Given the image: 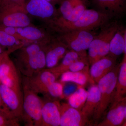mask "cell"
Returning a JSON list of instances; mask_svg holds the SVG:
<instances>
[{"mask_svg": "<svg viewBox=\"0 0 126 126\" xmlns=\"http://www.w3.org/2000/svg\"><path fill=\"white\" fill-rule=\"evenodd\" d=\"M4 52H3V53H4ZM3 53H2L1 54H0V62L1 58H2V55H3Z\"/></svg>", "mask_w": 126, "mask_h": 126, "instance_id": "8d00e7d4", "label": "cell"}, {"mask_svg": "<svg viewBox=\"0 0 126 126\" xmlns=\"http://www.w3.org/2000/svg\"><path fill=\"white\" fill-rule=\"evenodd\" d=\"M47 1H48L50 3H52L54 5L57 4H60V3L63 0H46Z\"/></svg>", "mask_w": 126, "mask_h": 126, "instance_id": "d6a6232c", "label": "cell"}, {"mask_svg": "<svg viewBox=\"0 0 126 126\" xmlns=\"http://www.w3.org/2000/svg\"><path fill=\"white\" fill-rule=\"evenodd\" d=\"M0 113L3 114V115L6 116L4 113V106H3V102H2V98H1V96L0 93Z\"/></svg>", "mask_w": 126, "mask_h": 126, "instance_id": "1f68e13d", "label": "cell"}, {"mask_svg": "<svg viewBox=\"0 0 126 126\" xmlns=\"http://www.w3.org/2000/svg\"><path fill=\"white\" fill-rule=\"evenodd\" d=\"M87 91V99L81 111L90 122L92 119L99 104L100 93L97 85L94 84L90 86Z\"/></svg>", "mask_w": 126, "mask_h": 126, "instance_id": "d6986e66", "label": "cell"}, {"mask_svg": "<svg viewBox=\"0 0 126 126\" xmlns=\"http://www.w3.org/2000/svg\"><path fill=\"white\" fill-rule=\"evenodd\" d=\"M0 93L6 116L11 119H21L23 98L13 89L1 83Z\"/></svg>", "mask_w": 126, "mask_h": 126, "instance_id": "ba28073f", "label": "cell"}, {"mask_svg": "<svg viewBox=\"0 0 126 126\" xmlns=\"http://www.w3.org/2000/svg\"><path fill=\"white\" fill-rule=\"evenodd\" d=\"M126 105V100L112 104L104 118L97 126H122L125 120Z\"/></svg>", "mask_w": 126, "mask_h": 126, "instance_id": "2e32d148", "label": "cell"}, {"mask_svg": "<svg viewBox=\"0 0 126 126\" xmlns=\"http://www.w3.org/2000/svg\"><path fill=\"white\" fill-rule=\"evenodd\" d=\"M126 47L125 29L119 25L110 41L108 55L117 59L124 53Z\"/></svg>", "mask_w": 126, "mask_h": 126, "instance_id": "7402d4cb", "label": "cell"}, {"mask_svg": "<svg viewBox=\"0 0 126 126\" xmlns=\"http://www.w3.org/2000/svg\"><path fill=\"white\" fill-rule=\"evenodd\" d=\"M60 81L62 82H72L83 86L88 81L94 84L90 78V75L81 72H72L67 71L61 75Z\"/></svg>", "mask_w": 126, "mask_h": 126, "instance_id": "603a6c76", "label": "cell"}, {"mask_svg": "<svg viewBox=\"0 0 126 126\" xmlns=\"http://www.w3.org/2000/svg\"><path fill=\"white\" fill-rule=\"evenodd\" d=\"M44 47L35 54L15 58L14 63L24 76L31 77L46 69V59Z\"/></svg>", "mask_w": 126, "mask_h": 126, "instance_id": "9c48e42d", "label": "cell"}, {"mask_svg": "<svg viewBox=\"0 0 126 126\" xmlns=\"http://www.w3.org/2000/svg\"><path fill=\"white\" fill-rule=\"evenodd\" d=\"M89 64L87 56L75 61L69 66L68 71L81 72L89 74Z\"/></svg>", "mask_w": 126, "mask_h": 126, "instance_id": "83f0119b", "label": "cell"}, {"mask_svg": "<svg viewBox=\"0 0 126 126\" xmlns=\"http://www.w3.org/2000/svg\"><path fill=\"white\" fill-rule=\"evenodd\" d=\"M63 83V96L64 98H67L68 97H69L76 90H78L79 88L82 87L72 82H66Z\"/></svg>", "mask_w": 126, "mask_h": 126, "instance_id": "f1b7e54d", "label": "cell"}, {"mask_svg": "<svg viewBox=\"0 0 126 126\" xmlns=\"http://www.w3.org/2000/svg\"><path fill=\"white\" fill-rule=\"evenodd\" d=\"M60 126H84L89 123L81 110L72 107L68 103H60Z\"/></svg>", "mask_w": 126, "mask_h": 126, "instance_id": "5bb4252c", "label": "cell"}, {"mask_svg": "<svg viewBox=\"0 0 126 126\" xmlns=\"http://www.w3.org/2000/svg\"><path fill=\"white\" fill-rule=\"evenodd\" d=\"M117 59L108 55L91 65L89 74L94 83H97L101 79L115 67L117 65Z\"/></svg>", "mask_w": 126, "mask_h": 126, "instance_id": "ac0fdd59", "label": "cell"}, {"mask_svg": "<svg viewBox=\"0 0 126 126\" xmlns=\"http://www.w3.org/2000/svg\"><path fill=\"white\" fill-rule=\"evenodd\" d=\"M119 67V64H117L112 70L103 77L98 82L97 86L100 93V99L92 118L95 124H98L112 103L115 95Z\"/></svg>", "mask_w": 126, "mask_h": 126, "instance_id": "3957f363", "label": "cell"}, {"mask_svg": "<svg viewBox=\"0 0 126 126\" xmlns=\"http://www.w3.org/2000/svg\"><path fill=\"white\" fill-rule=\"evenodd\" d=\"M88 0H63L58 10L56 17L66 19L70 15L73 10L79 5L87 4Z\"/></svg>", "mask_w": 126, "mask_h": 126, "instance_id": "d4e9b609", "label": "cell"}, {"mask_svg": "<svg viewBox=\"0 0 126 126\" xmlns=\"http://www.w3.org/2000/svg\"><path fill=\"white\" fill-rule=\"evenodd\" d=\"M16 30L27 44L32 43L45 44L53 35L45 28L36 27L33 24L25 27H17Z\"/></svg>", "mask_w": 126, "mask_h": 126, "instance_id": "4fadbf2b", "label": "cell"}, {"mask_svg": "<svg viewBox=\"0 0 126 126\" xmlns=\"http://www.w3.org/2000/svg\"><path fill=\"white\" fill-rule=\"evenodd\" d=\"M119 26L117 21L110 20L100 28V32L94 35L88 49L90 65L108 55L110 41Z\"/></svg>", "mask_w": 126, "mask_h": 126, "instance_id": "7a4b0ae2", "label": "cell"}, {"mask_svg": "<svg viewBox=\"0 0 126 126\" xmlns=\"http://www.w3.org/2000/svg\"><path fill=\"white\" fill-rule=\"evenodd\" d=\"M54 73L45 69L30 77L24 76L22 84L36 94H44L48 87L58 78Z\"/></svg>", "mask_w": 126, "mask_h": 126, "instance_id": "8fae6325", "label": "cell"}, {"mask_svg": "<svg viewBox=\"0 0 126 126\" xmlns=\"http://www.w3.org/2000/svg\"><path fill=\"white\" fill-rule=\"evenodd\" d=\"M10 52L5 50L0 62V83L15 91L23 98L22 80L14 61L10 58Z\"/></svg>", "mask_w": 126, "mask_h": 126, "instance_id": "5b68a950", "label": "cell"}, {"mask_svg": "<svg viewBox=\"0 0 126 126\" xmlns=\"http://www.w3.org/2000/svg\"><path fill=\"white\" fill-rule=\"evenodd\" d=\"M63 83L55 81L48 87L45 95L50 98H63Z\"/></svg>", "mask_w": 126, "mask_h": 126, "instance_id": "4316f807", "label": "cell"}, {"mask_svg": "<svg viewBox=\"0 0 126 126\" xmlns=\"http://www.w3.org/2000/svg\"><path fill=\"white\" fill-rule=\"evenodd\" d=\"M19 119H11L0 113V126H19Z\"/></svg>", "mask_w": 126, "mask_h": 126, "instance_id": "f546056e", "label": "cell"}, {"mask_svg": "<svg viewBox=\"0 0 126 126\" xmlns=\"http://www.w3.org/2000/svg\"><path fill=\"white\" fill-rule=\"evenodd\" d=\"M44 50L46 59V68L50 69L56 66L69 50L67 46L53 35L44 44Z\"/></svg>", "mask_w": 126, "mask_h": 126, "instance_id": "7c38bea8", "label": "cell"}, {"mask_svg": "<svg viewBox=\"0 0 126 126\" xmlns=\"http://www.w3.org/2000/svg\"><path fill=\"white\" fill-rule=\"evenodd\" d=\"M88 91L82 87H80L68 97V104L72 107L81 110L86 101Z\"/></svg>", "mask_w": 126, "mask_h": 126, "instance_id": "484cf974", "label": "cell"}, {"mask_svg": "<svg viewBox=\"0 0 126 126\" xmlns=\"http://www.w3.org/2000/svg\"><path fill=\"white\" fill-rule=\"evenodd\" d=\"M95 10L110 19L122 15L126 11V0H90Z\"/></svg>", "mask_w": 126, "mask_h": 126, "instance_id": "9a60e30c", "label": "cell"}, {"mask_svg": "<svg viewBox=\"0 0 126 126\" xmlns=\"http://www.w3.org/2000/svg\"><path fill=\"white\" fill-rule=\"evenodd\" d=\"M32 24L24 7L8 5L0 7V25L17 28Z\"/></svg>", "mask_w": 126, "mask_h": 126, "instance_id": "52a82bcc", "label": "cell"}, {"mask_svg": "<svg viewBox=\"0 0 126 126\" xmlns=\"http://www.w3.org/2000/svg\"><path fill=\"white\" fill-rule=\"evenodd\" d=\"M27 45L22 41L7 33L0 29V45L13 53L23 46Z\"/></svg>", "mask_w": 126, "mask_h": 126, "instance_id": "cb8c5ba5", "label": "cell"}, {"mask_svg": "<svg viewBox=\"0 0 126 126\" xmlns=\"http://www.w3.org/2000/svg\"><path fill=\"white\" fill-rule=\"evenodd\" d=\"M22 84L23 103L21 119L26 126H42L41 111L43 100L36 93Z\"/></svg>", "mask_w": 126, "mask_h": 126, "instance_id": "277c9868", "label": "cell"}, {"mask_svg": "<svg viewBox=\"0 0 126 126\" xmlns=\"http://www.w3.org/2000/svg\"><path fill=\"white\" fill-rule=\"evenodd\" d=\"M125 39H126V47L124 52V58L126 59V28L125 29Z\"/></svg>", "mask_w": 126, "mask_h": 126, "instance_id": "e575fe53", "label": "cell"}, {"mask_svg": "<svg viewBox=\"0 0 126 126\" xmlns=\"http://www.w3.org/2000/svg\"><path fill=\"white\" fill-rule=\"evenodd\" d=\"M122 126H126V108H125V120Z\"/></svg>", "mask_w": 126, "mask_h": 126, "instance_id": "d590c367", "label": "cell"}, {"mask_svg": "<svg viewBox=\"0 0 126 126\" xmlns=\"http://www.w3.org/2000/svg\"><path fill=\"white\" fill-rule=\"evenodd\" d=\"M25 0H0V7L8 5L24 6Z\"/></svg>", "mask_w": 126, "mask_h": 126, "instance_id": "4dcf8cb0", "label": "cell"}, {"mask_svg": "<svg viewBox=\"0 0 126 126\" xmlns=\"http://www.w3.org/2000/svg\"><path fill=\"white\" fill-rule=\"evenodd\" d=\"M6 50L5 48L0 45V54L4 52Z\"/></svg>", "mask_w": 126, "mask_h": 126, "instance_id": "836d02e7", "label": "cell"}, {"mask_svg": "<svg viewBox=\"0 0 126 126\" xmlns=\"http://www.w3.org/2000/svg\"><path fill=\"white\" fill-rule=\"evenodd\" d=\"M54 34L69 50L80 53L86 52L95 35L92 31H74Z\"/></svg>", "mask_w": 126, "mask_h": 126, "instance_id": "8992f818", "label": "cell"}, {"mask_svg": "<svg viewBox=\"0 0 126 126\" xmlns=\"http://www.w3.org/2000/svg\"><path fill=\"white\" fill-rule=\"evenodd\" d=\"M87 56V52L80 53L69 50L64 56L60 63L54 67L47 69L58 78L63 73L68 71L69 66L75 61Z\"/></svg>", "mask_w": 126, "mask_h": 126, "instance_id": "ffe728a7", "label": "cell"}, {"mask_svg": "<svg viewBox=\"0 0 126 126\" xmlns=\"http://www.w3.org/2000/svg\"><path fill=\"white\" fill-rule=\"evenodd\" d=\"M125 100H126V59L123 58L119 64L115 95L112 104Z\"/></svg>", "mask_w": 126, "mask_h": 126, "instance_id": "44dd1931", "label": "cell"}, {"mask_svg": "<svg viewBox=\"0 0 126 126\" xmlns=\"http://www.w3.org/2000/svg\"><path fill=\"white\" fill-rule=\"evenodd\" d=\"M60 103L50 99L43 100L41 111L42 126H59L61 121Z\"/></svg>", "mask_w": 126, "mask_h": 126, "instance_id": "e0dca14e", "label": "cell"}, {"mask_svg": "<svg viewBox=\"0 0 126 126\" xmlns=\"http://www.w3.org/2000/svg\"><path fill=\"white\" fill-rule=\"evenodd\" d=\"M107 15L95 9H86L76 20L68 21L56 17L43 22L44 27L53 34L74 31H92L111 20Z\"/></svg>", "mask_w": 126, "mask_h": 126, "instance_id": "6da1fadb", "label": "cell"}, {"mask_svg": "<svg viewBox=\"0 0 126 126\" xmlns=\"http://www.w3.org/2000/svg\"><path fill=\"white\" fill-rule=\"evenodd\" d=\"M24 9L29 15L45 22L58 16L55 5L46 0H25Z\"/></svg>", "mask_w": 126, "mask_h": 126, "instance_id": "30bf717a", "label": "cell"}]
</instances>
